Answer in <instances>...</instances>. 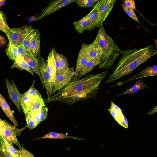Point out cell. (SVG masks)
<instances>
[{"instance_id":"603a6c76","label":"cell","mask_w":157,"mask_h":157,"mask_svg":"<svg viewBox=\"0 0 157 157\" xmlns=\"http://www.w3.org/2000/svg\"><path fill=\"white\" fill-rule=\"evenodd\" d=\"M45 106L44 101L41 96L32 97L30 106L28 112H34L41 109Z\"/></svg>"},{"instance_id":"52a82bcc","label":"cell","mask_w":157,"mask_h":157,"mask_svg":"<svg viewBox=\"0 0 157 157\" xmlns=\"http://www.w3.org/2000/svg\"><path fill=\"white\" fill-rule=\"evenodd\" d=\"M39 67L40 71L43 79L47 90V98H50L52 96V93L54 85V81L48 71L46 62L41 57L40 61Z\"/></svg>"},{"instance_id":"f546056e","label":"cell","mask_w":157,"mask_h":157,"mask_svg":"<svg viewBox=\"0 0 157 157\" xmlns=\"http://www.w3.org/2000/svg\"><path fill=\"white\" fill-rule=\"evenodd\" d=\"M99 0H78L75 1L78 4L77 6L83 8L94 7Z\"/></svg>"},{"instance_id":"5b68a950","label":"cell","mask_w":157,"mask_h":157,"mask_svg":"<svg viewBox=\"0 0 157 157\" xmlns=\"http://www.w3.org/2000/svg\"><path fill=\"white\" fill-rule=\"evenodd\" d=\"M74 67L68 69L62 74L56 75L54 80L52 95L57 91L66 86L70 83L75 75Z\"/></svg>"},{"instance_id":"83f0119b","label":"cell","mask_w":157,"mask_h":157,"mask_svg":"<svg viewBox=\"0 0 157 157\" xmlns=\"http://www.w3.org/2000/svg\"><path fill=\"white\" fill-rule=\"evenodd\" d=\"M32 97L26 92L21 94L20 99V107L26 115L28 112L30 106Z\"/></svg>"},{"instance_id":"bcb514c9","label":"cell","mask_w":157,"mask_h":157,"mask_svg":"<svg viewBox=\"0 0 157 157\" xmlns=\"http://www.w3.org/2000/svg\"><path fill=\"white\" fill-rule=\"evenodd\" d=\"M5 0H2L1 2H0V8L5 4Z\"/></svg>"},{"instance_id":"ac0fdd59","label":"cell","mask_w":157,"mask_h":157,"mask_svg":"<svg viewBox=\"0 0 157 157\" xmlns=\"http://www.w3.org/2000/svg\"><path fill=\"white\" fill-rule=\"evenodd\" d=\"M0 106L7 116L12 121L15 126H17L18 123L15 119L10 107L5 98L0 93Z\"/></svg>"},{"instance_id":"c3c4849f","label":"cell","mask_w":157,"mask_h":157,"mask_svg":"<svg viewBox=\"0 0 157 157\" xmlns=\"http://www.w3.org/2000/svg\"><path fill=\"white\" fill-rule=\"evenodd\" d=\"M2 0H0V2H1Z\"/></svg>"},{"instance_id":"f35d334b","label":"cell","mask_w":157,"mask_h":157,"mask_svg":"<svg viewBox=\"0 0 157 157\" xmlns=\"http://www.w3.org/2000/svg\"><path fill=\"white\" fill-rule=\"evenodd\" d=\"M0 155L3 157H15L9 151L0 146Z\"/></svg>"},{"instance_id":"7a4b0ae2","label":"cell","mask_w":157,"mask_h":157,"mask_svg":"<svg viewBox=\"0 0 157 157\" xmlns=\"http://www.w3.org/2000/svg\"><path fill=\"white\" fill-rule=\"evenodd\" d=\"M122 55L113 73L105 83H111L116 80L128 75L139 66L155 55L157 51L154 45L143 48L131 49L121 51Z\"/></svg>"},{"instance_id":"d6986e66","label":"cell","mask_w":157,"mask_h":157,"mask_svg":"<svg viewBox=\"0 0 157 157\" xmlns=\"http://www.w3.org/2000/svg\"><path fill=\"white\" fill-rule=\"evenodd\" d=\"M87 17L89 27L88 30L92 31L97 27L98 19V14L96 5L90 13L86 15Z\"/></svg>"},{"instance_id":"7bdbcfd3","label":"cell","mask_w":157,"mask_h":157,"mask_svg":"<svg viewBox=\"0 0 157 157\" xmlns=\"http://www.w3.org/2000/svg\"><path fill=\"white\" fill-rule=\"evenodd\" d=\"M157 106L152 109L148 113V114L151 115L154 114L157 111Z\"/></svg>"},{"instance_id":"4316f807","label":"cell","mask_w":157,"mask_h":157,"mask_svg":"<svg viewBox=\"0 0 157 157\" xmlns=\"http://www.w3.org/2000/svg\"><path fill=\"white\" fill-rule=\"evenodd\" d=\"M75 29L81 34L85 30H88L89 25L86 16L80 20L73 22Z\"/></svg>"},{"instance_id":"7dc6e473","label":"cell","mask_w":157,"mask_h":157,"mask_svg":"<svg viewBox=\"0 0 157 157\" xmlns=\"http://www.w3.org/2000/svg\"><path fill=\"white\" fill-rule=\"evenodd\" d=\"M0 157H3L2 156L0 155Z\"/></svg>"},{"instance_id":"ba28073f","label":"cell","mask_w":157,"mask_h":157,"mask_svg":"<svg viewBox=\"0 0 157 157\" xmlns=\"http://www.w3.org/2000/svg\"><path fill=\"white\" fill-rule=\"evenodd\" d=\"M76 0H56L49 2L48 5L41 10L38 17V20L58 11L65 6L76 1Z\"/></svg>"},{"instance_id":"9c48e42d","label":"cell","mask_w":157,"mask_h":157,"mask_svg":"<svg viewBox=\"0 0 157 157\" xmlns=\"http://www.w3.org/2000/svg\"><path fill=\"white\" fill-rule=\"evenodd\" d=\"M28 25L11 28L7 36L9 43L17 47L22 43L23 38L27 29Z\"/></svg>"},{"instance_id":"836d02e7","label":"cell","mask_w":157,"mask_h":157,"mask_svg":"<svg viewBox=\"0 0 157 157\" xmlns=\"http://www.w3.org/2000/svg\"><path fill=\"white\" fill-rule=\"evenodd\" d=\"M10 29L8 26L6 19L0 18V30L4 32L7 36Z\"/></svg>"},{"instance_id":"2e32d148","label":"cell","mask_w":157,"mask_h":157,"mask_svg":"<svg viewBox=\"0 0 157 157\" xmlns=\"http://www.w3.org/2000/svg\"><path fill=\"white\" fill-rule=\"evenodd\" d=\"M40 33L39 31L31 42L29 48L30 54L39 61L41 58L40 57Z\"/></svg>"},{"instance_id":"ab89813d","label":"cell","mask_w":157,"mask_h":157,"mask_svg":"<svg viewBox=\"0 0 157 157\" xmlns=\"http://www.w3.org/2000/svg\"><path fill=\"white\" fill-rule=\"evenodd\" d=\"M17 48L19 55L22 56H23L29 53L23 45L22 44L18 46Z\"/></svg>"},{"instance_id":"3957f363","label":"cell","mask_w":157,"mask_h":157,"mask_svg":"<svg viewBox=\"0 0 157 157\" xmlns=\"http://www.w3.org/2000/svg\"><path fill=\"white\" fill-rule=\"evenodd\" d=\"M94 41L102 51V55L98 64L102 69L110 68L120 54V51L115 42L106 34L103 25L99 27Z\"/></svg>"},{"instance_id":"1f68e13d","label":"cell","mask_w":157,"mask_h":157,"mask_svg":"<svg viewBox=\"0 0 157 157\" xmlns=\"http://www.w3.org/2000/svg\"><path fill=\"white\" fill-rule=\"evenodd\" d=\"M27 126L30 130H31L38 125L34 120L33 114L31 112H28L25 115Z\"/></svg>"},{"instance_id":"484cf974","label":"cell","mask_w":157,"mask_h":157,"mask_svg":"<svg viewBox=\"0 0 157 157\" xmlns=\"http://www.w3.org/2000/svg\"><path fill=\"white\" fill-rule=\"evenodd\" d=\"M0 146L9 151L15 157H19L18 150L16 149L13 144L0 135Z\"/></svg>"},{"instance_id":"d4e9b609","label":"cell","mask_w":157,"mask_h":157,"mask_svg":"<svg viewBox=\"0 0 157 157\" xmlns=\"http://www.w3.org/2000/svg\"><path fill=\"white\" fill-rule=\"evenodd\" d=\"M66 138H70L81 140H85L83 139L75 136H69L62 133H56L53 132H50L38 139H64Z\"/></svg>"},{"instance_id":"ee69618b","label":"cell","mask_w":157,"mask_h":157,"mask_svg":"<svg viewBox=\"0 0 157 157\" xmlns=\"http://www.w3.org/2000/svg\"><path fill=\"white\" fill-rule=\"evenodd\" d=\"M0 18H4L5 19L6 18L3 12L1 11H0Z\"/></svg>"},{"instance_id":"7402d4cb","label":"cell","mask_w":157,"mask_h":157,"mask_svg":"<svg viewBox=\"0 0 157 157\" xmlns=\"http://www.w3.org/2000/svg\"><path fill=\"white\" fill-rule=\"evenodd\" d=\"M11 68L12 69L15 68L21 70H25L34 76V73L30 69L23 57L20 55H19L14 61L13 64L11 66Z\"/></svg>"},{"instance_id":"6da1fadb","label":"cell","mask_w":157,"mask_h":157,"mask_svg":"<svg viewBox=\"0 0 157 157\" xmlns=\"http://www.w3.org/2000/svg\"><path fill=\"white\" fill-rule=\"evenodd\" d=\"M107 71L90 74L72 81L55 94L44 101L46 103L60 101L70 105L76 102L96 96L99 86Z\"/></svg>"},{"instance_id":"277c9868","label":"cell","mask_w":157,"mask_h":157,"mask_svg":"<svg viewBox=\"0 0 157 157\" xmlns=\"http://www.w3.org/2000/svg\"><path fill=\"white\" fill-rule=\"evenodd\" d=\"M4 124L2 127V136L9 142L17 145L19 149L22 147L18 141L17 136H19L21 132L26 127L27 125L21 129L17 128L15 126L9 124L6 120H4Z\"/></svg>"},{"instance_id":"f1b7e54d","label":"cell","mask_w":157,"mask_h":157,"mask_svg":"<svg viewBox=\"0 0 157 157\" xmlns=\"http://www.w3.org/2000/svg\"><path fill=\"white\" fill-rule=\"evenodd\" d=\"M5 52L8 57L13 61H15L19 55L17 47L9 43Z\"/></svg>"},{"instance_id":"d6a6232c","label":"cell","mask_w":157,"mask_h":157,"mask_svg":"<svg viewBox=\"0 0 157 157\" xmlns=\"http://www.w3.org/2000/svg\"><path fill=\"white\" fill-rule=\"evenodd\" d=\"M121 5L124 10L129 17L137 22L140 23L133 10L126 6L124 3H121Z\"/></svg>"},{"instance_id":"e0dca14e","label":"cell","mask_w":157,"mask_h":157,"mask_svg":"<svg viewBox=\"0 0 157 157\" xmlns=\"http://www.w3.org/2000/svg\"><path fill=\"white\" fill-rule=\"evenodd\" d=\"M39 31L38 29L33 28L31 26H28L26 32L23 37L21 44L23 45L30 54L29 48L31 43Z\"/></svg>"},{"instance_id":"cb8c5ba5","label":"cell","mask_w":157,"mask_h":157,"mask_svg":"<svg viewBox=\"0 0 157 157\" xmlns=\"http://www.w3.org/2000/svg\"><path fill=\"white\" fill-rule=\"evenodd\" d=\"M148 88L146 84L140 79H139L136 83L132 87L129 89H127L123 93L117 94V95H121L127 94H133L137 93L140 90Z\"/></svg>"},{"instance_id":"8992f818","label":"cell","mask_w":157,"mask_h":157,"mask_svg":"<svg viewBox=\"0 0 157 157\" xmlns=\"http://www.w3.org/2000/svg\"><path fill=\"white\" fill-rule=\"evenodd\" d=\"M116 2V0H101L96 4L98 14L97 27H99L106 19Z\"/></svg>"},{"instance_id":"b9f144b4","label":"cell","mask_w":157,"mask_h":157,"mask_svg":"<svg viewBox=\"0 0 157 157\" xmlns=\"http://www.w3.org/2000/svg\"><path fill=\"white\" fill-rule=\"evenodd\" d=\"M27 21L30 23L36 21L38 20V17L35 16H33L29 17L27 18Z\"/></svg>"},{"instance_id":"4dcf8cb0","label":"cell","mask_w":157,"mask_h":157,"mask_svg":"<svg viewBox=\"0 0 157 157\" xmlns=\"http://www.w3.org/2000/svg\"><path fill=\"white\" fill-rule=\"evenodd\" d=\"M54 53L59 61L61 67L63 72L68 69V64L66 56L62 54L57 53L55 50Z\"/></svg>"},{"instance_id":"8fae6325","label":"cell","mask_w":157,"mask_h":157,"mask_svg":"<svg viewBox=\"0 0 157 157\" xmlns=\"http://www.w3.org/2000/svg\"><path fill=\"white\" fill-rule=\"evenodd\" d=\"M111 106L108 109L110 114L115 120L120 125L126 128H128V123L126 118L124 115L121 109L111 100Z\"/></svg>"},{"instance_id":"5bb4252c","label":"cell","mask_w":157,"mask_h":157,"mask_svg":"<svg viewBox=\"0 0 157 157\" xmlns=\"http://www.w3.org/2000/svg\"><path fill=\"white\" fill-rule=\"evenodd\" d=\"M86 51L88 61L91 60H99L102 55L101 49L94 41L89 44H86Z\"/></svg>"},{"instance_id":"74e56055","label":"cell","mask_w":157,"mask_h":157,"mask_svg":"<svg viewBox=\"0 0 157 157\" xmlns=\"http://www.w3.org/2000/svg\"><path fill=\"white\" fill-rule=\"evenodd\" d=\"M55 49H53V54L55 63L56 66V75L62 74L64 72L62 70L61 67L59 63V61L54 53V50Z\"/></svg>"},{"instance_id":"30bf717a","label":"cell","mask_w":157,"mask_h":157,"mask_svg":"<svg viewBox=\"0 0 157 157\" xmlns=\"http://www.w3.org/2000/svg\"><path fill=\"white\" fill-rule=\"evenodd\" d=\"M9 98L16 106L20 113V99L21 94L20 93L13 79L11 84L7 78L5 79Z\"/></svg>"},{"instance_id":"4fadbf2b","label":"cell","mask_w":157,"mask_h":157,"mask_svg":"<svg viewBox=\"0 0 157 157\" xmlns=\"http://www.w3.org/2000/svg\"><path fill=\"white\" fill-rule=\"evenodd\" d=\"M28 65L30 69L33 72L35 73L40 77L43 88H45L44 84L42 78L39 67L40 61L37 59L32 54L28 53L22 56Z\"/></svg>"},{"instance_id":"60d3db41","label":"cell","mask_w":157,"mask_h":157,"mask_svg":"<svg viewBox=\"0 0 157 157\" xmlns=\"http://www.w3.org/2000/svg\"><path fill=\"white\" fill-rule=\"evenodd\" d=\"M124 2L126 6L134 11L136 8V5L133 0H126Z\"/></svg>"},{"instance_id":"9a60e30c","label":"cell","mask_w":157,"mask_h":157,"mask_svg":"<svg viewBox=\"0 0 157 157\" xmlns=\"http://www.w3.org/2000/svg\"><path fill=\"white\" fill-rule=\"evenodd\" d=\"M86 44L85 43L82 44L79 52L76 63L75 76L73 79L76 78L88 61L86 51Z\"/></svg>"},{"instance_id":"ffe728a7","label":"cell","mask_w":157,"mask_h":157,"mask_svg":"<svg viewBox=\"0 0 157 157\" xmlns=\"http://www.w3.org/2000/svg\"><path fill=\"white\" fill-rule=\"evenodd\" d=\"M54 48H52L49 53L46 62L47 68L48 71L54 81L56 75V70L53 54Z\"/></svg>"},{"instance_id":"44dd1931","label":"cell","mask_w":157,"mask_h":157,"mask_svg":"<svg viewBox=\"0 0 157 157\" xmlns=\"http://www.w3.org/2000/svg\"><path fill=\"white\" fill-rule=\"evenodd\" d=\"M99 60L93 59L88 61L85 66L80 71L76 78L72 80L80 79L90 72L95 66L98 65Z\"/></svg>"},{"instance_id":"d590c367","label":"cell","mask_w":157,"mask_h":157,"mask_svg":"<svg viewBox=\"0 0 157 157\" xmlns=\"http://www.w3.org/2000/svg\"><path fill=\"white\" fill-rule=\"evenodd\" d=\"M48 108L45 106L42 107L40 110V113L39 122H40L45 120L48 116Z\"/></svg>"},{"instance_id":"8d00e7d4","label":"cell","mask_w":157,"mask_h":157,"mask_svg":"<svg viewBox=\"0 0 157 157\" xmlns=\"http://www.w3.org/2000/svg\"><path fill=\"white\" fill-rule=\"evenodd\" d=\"M19 157H35L34 155L23 147L21 149L18 150Z\"/></svg>"},{"instance_id":"f6af8a7d","label":"cell","mask_w":157,"mask_h":157,"mask_svg":"<svg viewBox=\"0 0 157 157\" xmlns=\"http://www.w3.org/2000/svg\"><path fill=\"white\" fill-rule=\"evenodd\" d=\"M1 120H0V135L2 136V127H1Z\"/></svg>"},{"instance_id":"e575fe53","label":"cell","mask_w":157,"mask_h":157,"mask_svg":"<svg viewBox=\"0 0 157 157\" xmlns=\"http://www.w3.org/2000/svg\"><path fill=\"white\" fill-rule=\"evenodd\" d=\"M35 81V80L34 81L30 88L25 92L28 95L31 97L41 96L39 91L35 88L34 86Z\"/></svg>"},{"instance_id":"7c38bea8","label":"cell","mask_w":157,"mask_h":157,"mask_svg":"<svg viewBox=\"0 0 157 157\" xmlns=\"http://www.w3.org/2000/svg\"><path fill=\"white\" fill-rule=\"evenodd\" d=\"M157 75V66L154 65L151 67L148 66L138 74L134 75L130 78H128L125 80L117 83L114 85L110 87V88L114 87L121 86L126 82L130 81L135 79L148 76Z\"/></svg>"}]
</instances>
